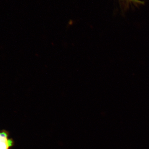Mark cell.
Returning <instances> with one entry per match:
<instances>
[{"instance_id":"cell-1","label":"cell","mask_w":149,"mask_h":149,"mask_svg":"<svg viewBox=\"0 0 149 149\" xmlns=\"http://www.w3.org/2000/svg\"><path fill=\"white\" fill-rule=\"evenodd\" d=\"M127 1L138 3H143V2H142L141 1H138V0H127Z\"/></svg>"}]
</instances>
